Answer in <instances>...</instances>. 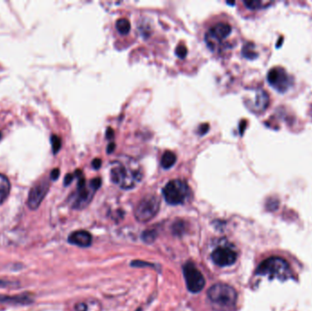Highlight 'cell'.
Wrapping results in <instances>:
<instances>
[{
  "label": "cell",
  "instance_id": "cell-13",
  "mask_svg": "<svg viewBox=\"0 0 312 311\" xmlns=\"http://www.w3.org/2000/svg\"><path fill=\"white\" fill-rule=\"evenodd\" d=\"M69 242L81 248H88L91 245L92 237L89 232L80 230L71 233L68 238Z\"/></svg>",
  "mask_w": 312,
  "mask_h": 311
},
{
  "label": "cell",
  "instance_id": "cell-5",
  "mask_svg": "<svg viewBox=\"0 0 312 311\" xmlns=\"http://www.w3.org/2000/svg\"><path fill=\"white\" fill-rule=\"evenodd\" d=\"M189 194L190 188L187 182L180 179H174L168 182L163 190L165 200L172 206L184 204L187 199Z\"/></svg>",
  "mask_w": 312,
  "mask_h": 311
},
{
  "label": "cell",
  "instance_id": "cell-24",
  "mask_svg": "<svg viewBox=\"0 0 312 311\" xmlns=\"http://www.w3.org/2000/svg\"><path fill=\"white\" fill-rule=\"evenodd\" d=\"M60 173H61L60 169H58V168L53 169V170L51 171V173H50V178L53 181L57 180V179L59 178V176H60Z\"/></svg>",
  "mask_w": 312,
  "mask_h": 311
},
{
  "label": "cell",
  "instance_id": "cell-25",
  "mask_svg": "<svg viewBox=\"0 0 312 311\" xmlns=\"http://www.w3.org/2000/svg\"><path fill=\"white\" fill-rule=\"evenodd\" d=\"M73 179H74V175H73V174H70V173L67 174V175L65 176V179H64V185H65V186H69Z\"/></svg>",
  "mask_w": 312,
  "mask_h": 311
},
{
  "label": "cell",
  "instance_id": "cell-29",
  "mask_svg": "<svg viewBox=\"0 0 312 311\" xmlns=\"http://www.w3.org/2000/svg\"><path fill=\"white\" fill-rule=\"evenodd\" d=\"M115 150V144L114 143H111L108 147H107V152L110 154L111 152H113Z\"/></svg>",
  "mask_w": 312,
  "mask_h": 311
},
{
  "label": "cell",
  "instance_id": "cell-16",
  "mask_svg": "<svg viewBox=\"0 0 312 311\" xmlns=\"http://www.w3.org/2000/svg\"><path fill=\"white\" fill-rule=\"evenodd\" d=\"M116 28H117L120 34L127 35L130 32L131 23H130V21L126 20L125 18L120 19L116 22Z\"/></svg>",
  "mask_w": 312,
  "mask_h": 311
},
{
  "label": "cell",
  "instance_id": "cell-14",
  "mask_svg": "<svg viewBox=\"0 0 312 311\" xmlns=\"http://www.w3.org/2000/svg\"><path fill=\"white\" fill-rule=\"evenodd\" d=\"M10 183L7 179V176L0 173V205H2L7 200L9 193H10Z\"/></svg>",
  "mask_w": 312,
  "mask_h": 311
},
{
  "label": "cell",
  "instance_id": "cell-7",
  "mask_svg": "<svg viewBox=\"0 0 312 311\" xmlns=\"http://www.w3.org/2000/svg\"><path fill=\"white\" fill-rule=\"evenodd\" d=\"M232 32V28L229 23L226 22H218L213 27L208 29L206 33V42L208 48L213 50L217 51L221 49L224 44V41L229 37Z\"/></svg>",
  "mask_w": 312,
  "mask_h": 311
},
{
  "label": "cell",
  "instance_id": "cell-6",
  "mask_svg": "<svg viewBox=\"0 0 312 311\" xmlns=\"http://www.w3.org/2000/svg\"><path fill=\"white\" fill-rule=\"evenodd\" d=\"M159 197L153 194L146 195L134 209V216L136 220L141 223L151 221L158 214L160 209Z\"/></svg>",
  "mask_w": 312,
  "mask_h": 311
},
{
  "label": "cell",
  "instance_id": "cell-15",
  "mask_svg": "<svg viewBox=\"0 0 312 311\" xmlns=\"http://www.w3.org/2000/svg\"><path fill=\"white\" fill-rule=\"evenodd\" d=\"M176 155L171 151H166L161 158V166L164 169H170L176 163Z\"/></svg>",
  "mask_w": 312,
  "mask_h": 311
},
{
  "label": "cell",
  "instance_id": "cell-4",
  "mask_svg": "<svg viewBox=\"0 0 312 311\" xmlns=\"http://www.w3.org/2000/svg\"><path fill=\"white\" fill-rule=\"evenodd\" d=\"M75 175L78 177L76 192L72 194L71 207L75 209H83L86 207L90 203L93 194L97 191L91 184L87 185L84 178L83 173L80 170H77Z\"/></svg>",
  "mask_w": 312,
  "mask_h": 311
},
{
  "label": "cell",
  "instance_id": "cell-11",
  "mask_svg": "<svg viewBox=\"0 0 312 311\" xmlns=\"http://www.w3.org/2000/svg\"><path fill=\"white\" fill-rule=\"evenodd\" d=\"M49 189V183L47 180H42L37 183L34 187L31 188L28 194V207L31 210H36L41 206L42 201L45 198L46 194H48Z\"/></svg>",
  "mask_w": 312,
  "mask_h": 311
},
{
  "label": "cell",
  "instance_id": "cell-12",
  "mask_svg": "<svg viewBox=\"0 0 312 311\" xmlns=\"http://www.w3.org/2000/svg\"><path fill=\"white\" fill-rule=\"evenodd\" d=\"M211 257L216 266L218 267H229L236 263L237 254L236 251L227 247H221L215 249L212 253Z\"/></svg>",
  "mask_w": 312,
  "mask_h": 311
},
{
  "label": "cell",
  "instance_id": "cell-26",
  "mask_svg": "<svg viewBox=\"0 0 312 311\" xmlns=\"http://www.w3.org/2000/svg\"><path fill=\"white\" fill-rule=\"evenodd\" d=\"M208 129H209V124H202L201 126L199 127L198 131H199V133L203 135V134H205V133L208 132Z\"/></svg>",
  "mask_w": 312,
  "mask_h": 311
},
{
  "label": "cell",
  "instance_id": "cell-18",
  "mask_svg": "<svg viewBox=\"0 0 312 311\" xmlns=\"http://www.w3.org/2000/svg\"><path fill=\"white\" fill-rule=\"evenodd\" d=\"M0 301L2 302H8V303H15L18 301L19 304H28L31 302L28 296H21V297H0Z\"/></svg>",
  "mask_w": 312,
  "mask_h": 311
},
{
  "label": "cell",
  "instance_id": "cell-17",
  "mask_svg": "<svg viewBox=\"0 0 312 311\" xmlns=\"http://www.w3.org/2000/svg\"><path fill=\"white\" fill-rule=\"evenodd\" d=\"M242 54L244 57H246L247 59H250V60L256 59L258 56L255 50V46L252 43H246L243 46Z\"/></svg>",
  "mask_w": 312,
  "mask_h": 311
},
{
  "label": "cell",
  "instance_id": "cell-20",
  "mask_svg": "<svg viewBox=\"0 0 312 311\" xmlns=\"http://www.w3.org/2000/svg\"><path fill=\"white\" fill-rule=\"evenodd\" d=\"M51 145H52V152L54 154H57L58 152L61 150L62 147V140L58 135H52L50 138Z\"/></svg>",
  "mask_w": 312,
  "mask_h": 311
},
{
  "label": "cell",
  "instance_id": "cell-23",
  "mask_svg": "<svg viewBox=\"0 0 312 311\" xmlns=\"http://www.w3.org/2000/svg\"><path fill=\"white\" fill-rule=\"evenodd\" d=\"M75 311H88V306L86 302H80L75 306Z\"/></svg>",
  "mask_w": 312,
  "mask_h": 311
},
{
  "label": "cell",
  "instance_id": "cell-2",
  "mask_svg": "<svg viewBox=\"0 0 312 311\" xmlns=\"http://www.w3.org/2000/svg\"><path fill=\"white\" fill-rule=\"evenodd\" d=\"M208 298L215 310L229 311L236 304L237 293L228 284L217 283L213 285L208 292Z\"/></svg>",
  "mask_w": 312,
  "mask_h": 311
},
{
  "label": "cell",
  "instance_id": "cell-22",
  "mask_svg": "<svg viewBox=\"0 0 312 311\" xmlns=\"http://www.w3.org/2000/svg\"><path fill=\"white\" fill-rule=\"evenodd\" d=\"M156 235L153 231H147L144 234V240L146 243H152L155 239Z\"/></svg>",
  "mask_w": 312,
  "mask_h": 311
},
{
  "label": "cell",
  "instance_id": "cell-3",
  "mask_svg": "<svg viewBox=\"0 0 312 311\" xmlns=\"http://www.w3.org/2000/svg\"><path fill=\"white\" fill-rule=\"evenodd\" d=\"M257 274L268 277L270 279L285 281L291 277L292 270L290 264L283 258L271 256L258 266Z\"/></svg>",
  "mask_w": 312,
  "mask_h": 311
},
{
  "label": "cell",
  "instance_id": "cell-9",
  "mask_svg": "<svg viewBox=\"0 0 312 311\" xmlns=\"http://www.w3.org/2000/svg\"><path fill=\"white\" fill-rule=\"evenodd\" d=\"M268 82L278 92H286L291 87V77L281 67H275L268 73Z\"/></svg>",
  "mask_w": 312,
  "mask_h": 311
},
{
  "label": "cell",
  "instance_id": "cell-19",
  "mask_svg": "<svg viewBox=\"0 0 312 311\" xmlns=\"http://www.w3.org/2000/svg\"><path fill=\"white\" fill-rule=\"evenodd\" d=\"M244 4L247 7H249L250 9H257V8H261V7H267L269 5H270L271 2L268 1H258V0H253V1H244Z\"/></svg>",
  "mask_w": 312,
  "mask_h": 311
},
{
  "label": "cell",
  "instance_id": "cell-28",
  "mask_svg": "<svg viewBox=\"0 0 312 311\" xmlns=\"http://www.w3.org/2000/svg\"><path fill=\"white\" fill-rule=\"evenodd\" d=\"M113 134H114V132H113V130L111 129V128H108L107 129V131H106V138L107 139H111L113 137Z\"/></svg>",
  "mask_w": 312,
  "mask_h": 311
},
{
  "label": "cell",
  "instance_id": "cell-1",
  "mask_svg": "<svg viewBox=\"0 0 312 311\" xmlns=\"http://www.w3.org/2000/svg\"><path fill=\"white\" fill-rule=\"evenodd\" d=\"M143 168L130 156H120L111 164V180L119 187L129 190L143 179Z\"/></svg>",
  "mask_w": 312,
  "mask_h": 311
},
{
  "label": "cell",
  "instance_id": "cell-30",
  "mask_svg": "<svg viewBox=\"0 0 312 311\" xmlns=\"http://www.w3.org/2000/svg\"><path fill=\"white\" fill-rule=\"evenodd\" d=\"M2 137V133H1V131H0V139Z\"/></svg>",
  "mask_w": 312,
  "mask_h": 311
},
{
  "label": "cell",
  "instance_id": "cell-10",
  "mask_svg": "<svg viewBox=\"0 0 312 311\" xmlns=\"http://www.w3.org/2000/svg\"><path fill=\"white\" fill-rule=\"evenodd\" d=\"M245 104L250 111L261 112L265 111L270 104V96L263 89L251 90L246 95Z\"/></svg>",
  "mask_w": 312,
  "mask_h": 311
},
{
  "label": "cell",
  "instance_id": "cell-27",
  "mask_svg": "<svg viewBox=\"0 0 312 311\" xmlns=\"http://www.w3.org/2000/svg\"><path fill=\"white\" fill-rule=\"evenodd\" d=\"M91 166H92V167H93L94 169L97 170V169H99V168L101 167V166H102V161H101V159H94L92 161V163H91Z\"/></svg>",
  "mask_w": 312,
  "mask_h": 311
},
{
  "label": "cell",
  "instance_id": "cell-21",
  "mask_svg": "<svg viewBox=\"0 0 312 311\" xmlns=\"http://www.w3.org/2000/svg\"><path fill=\"white\" fill-rule=\"evenodd\" d=\"M175 53L180 59H185L186 56L187 55V49L185 45L181 44L179 46H177V48L175 49Z\"/></svg>",
  "mask_w": 312,
  "mask_h": 311
},
{
  "label": "cell",
  "instance_id": "cell-8",
  "mask_svg": "<svg viewBox=\"0 0 312 311\" xmlns=\"http://www.w3.org/2000/svg\"><path fill=\"white\" fill-rule=\"evenodd\" d=\"M184 276L188 290L192 293H199L206 286V280L201 272L194 264L187 263L184 267Z\"/></svg>",
  "mask_w": 312,
  "mask_h": 311
}]
</instances>
